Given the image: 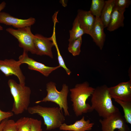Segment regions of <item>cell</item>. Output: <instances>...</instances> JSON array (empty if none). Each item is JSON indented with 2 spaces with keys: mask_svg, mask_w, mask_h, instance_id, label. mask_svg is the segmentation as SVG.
Wrapping results in <instances>:
<instances>
[{
  "mask_svg": "<svg viewBox=\"0 0 131 131\" xmlns=\"http://www.w3.org/2000/svg\"><path fill=\"white\" fill-rule=\"evenodd\" d=\"M104 24L99 17H95L94 23L90 36L100 50L103 49L105 40Z\"/></svg>",
  "mask_w": 131,
  "mask_h": 131,
  "instance_id": "cell-13",
  "label": "cell"
},
{
  "mask_svg": "<svg viewBox=\"0 0 131 131\" xmlns=\"http://www.w3.org/2000/svg\"><path fill=\"white\" fill-rule=\"evenodd\" d=\"M6 30L17 39L19 46L23 48L24 50L36 54L34 43V34L32 32L31 26L17 29L10 27L7 28Z\"/></svg>",
  "mask_w": 131,
  "mask_h": 131,
  "instance_id": "cell-6",
  "label": "cell"
},
{
  "mask_svg": "<svg viewBox=\"0 0 131 131\" xmlns=\"http://www.w3.org/2000/svg\"><path fill=\"white\" fill-rule=\"evenodd\" d=\"M54 45L56 47L57 51V59L59 64V65L60 67H62L65 70L68 75H70L71 72L70 69L67 67L65 64L64 59L60 54L56 41H54Z\"/></svg>",
  "mask_w": 131,
  "mask_h": 131,
  "instance_id": "cell-23",
  "label": "cell"
},
{
  "mask_svg": "<svg viewBox=\"0 0 131 131\" xmlns=\"http://www.w3.org/2000/svg\"><path fill=\"white\" fill-rule=\"evenodd\" d=\"M18 58L19 61L21 64H27L29 69L39 72L46 77L48 76L54 71L60 67L59 65L54 67L49 66L37 62L30 57L27 52L24 50Z\"/></svg>",
  "mask_w": 131,
  "mask_h": 131,
  "instance_id": "cell-10",
  "label": "cell"
},
{
  "mask_svg": "<svg viewBox=\"0 0 131 131\" xmlns=\"http://www.w3.org/2000/svg\"><path fill=\"white\" fill-rule=\"evenodd\" d=\"M53 39V35L47 38L39 34L34 35V43L36 54L40 56L46 55L53 58L52 48L55 46Z\"/></svg>",
  "mask_w": 131,
  "mask_h": 131,
  "instance_id": "cell-9",
  "label": "cell"
},
{
  "mask_svg": "<svg viewBox=\"0 0 131 131\" xmlns=\"http://www.w3.org/2000/svg\"><path fill=\"white\" fill-rule=\"evenodd\" d=\"M17 131H31V118L22 117L16 122Z\"/></svg>",
  "mask_w": 131,
  "mask_h": 131,
  "instance_id": "cell-21",
  "label": "cell"
},
{
  "mask_svg": "<svg viewBox=\"0 0 131 131\" xmlns=\"http://www.w3.org/2000/svg\"><path fill=\"white\" fill-rule=\"evenodd\" d=\"M13 115L12 111L5 112L0 109V123L3 120L13 116Z\"/></svg>",
  "mask_w": 131,
  "mask_h": 131,
  "instance_id": "cell-27",
  "label": "cell"
},
{
  "mask_svg": "<svg viewBox=\"0 0 131 131\" xmlns=\"http://www.w3.org/2000/svg\"><path fill=\"white\" fill-rule=\"evenodd\" d=\"M115 0H105V4L100 18L105 28L107 27L115 6Z\"/></svg>",
  "mask_w": 131,
  "mask_h": 131,
  "instance_id": "cell-17",
  "label": "cell"
},
{
  "mask_svg": "<svg viewBox=\"0 0 131 131\" xmlns=\"http://www.w3.org/2000/svg\"><path fill=\"white\" fill-rule=\"evenodd\" d=\"M70 38L69 42L75 40L85 34L80 25L78 17L77 16L75 19L73 24L72 29L69 31Z\"/></svg>",
  "mask_w": 131,
  "mask_h": 131,
  "instance_id": "cell-18",
  "label": "cell"
},
{
  "mask_svg": "<svg viewBox=\"0 0 131 131\" xmlns=\"http://www.w3.org/2000/svg\"><path fill=\"white\" fill-rule=\"evenodd\" d=\"M131 3L130 0H115V7L119 10L125 11Z\"/></svg>",
  "mask_w": 131,
  "mask_h": 131,
  "instance_id": "cell-24",
  "label": "cell"
},
{
  "mask_svg": "<svg viewBox=\"0 0 131 131\" xmlns=\"http://www.w3.org/2000/svg\"><path fill=\"white\" fill-rule=\"evenodd\" d=\"M46 88L47 92L46 96L42 100L37 101L35 103L37 104L47 102H54L59 106L61 111L63 110L65 116H70L67 101L69 91L68 86L66 84H64L61 90L58 91L56 88V83L50 82L46 84Z\"/></svg>",
  "mask_w": 131,
  "mask_h": 131,
  "instance_id": "cell-5",
  "label": "cell"
},
{
  "mask_svg": "<svg viewBox=\"0 0 131 131\" xmlns=\"http://www.w3.org/2000/svg\"></svg>",
  "mask_w": 131,
  "mask_h": 131,
  "instance_id": "cell-31",
  "label": "cell"
},
{
  "mask_svg": "<svg viewBox=\"0 0 131 131\" xmlns=\"http://www.w3.org/2000/svg\"><path fill=\"white\" fill-rule=\"evenodd\" d=\"M3 29V27L1 26L0 25V31L2 30Z\"/></svg>",
  "mask_w": 131,
  "mask_h": 131,
  "instance_id": "cell-30",
  "label": "cell"
},
{
  "mask_svg": "<svg viewBox=\"0 0 131 131\" xmlns=\"http://www.w3.org/2000/svg\"><path fill=\"white\" fill-rule=\"evenodd\" d=\"M6 5V3L4 1L2 2L0 4V13L1 11L5 8Z\"/></svg>",
  "mask_w": 131,
  "mask_h": 131,
  "instance_id": "cell-29",
  "label": "cell"
},
{
  "mask_svg": "<svg viewBox=\"0 0 131 131\" xmlns=\"http://www.w3.org/2000/svg\"><path fill=\"white\" fill-rule=\"evenodd\" d=\"M8 84L14 100L11 111L18 115L27 110L30 103V88L18 84L12 79L8 80Z\"/></svg>",
  "mask_w": 131,
  "mask_h": 131,
  "instance_id": "cell-4",
  "label": "cell"
},
{
  "mask_svg": "<svg viewBox=\"0 0 131 131\" xmlns=\"http://www.w3.org/2000/svg\"><path fill=\"white\" fill-rule=\"evenodd\" d=\"M31 131H42L41 120L31 118Z\"/></svg>",
  "mask_w": 131,
  "mask_h": 131,
  "instance_id": "cell-26",
  "label": "cell"
},
{
  "mask_svg": "<svg viewBox=\"0 0 131 131\" xmlns=\"http://www.w3.org/2000/svg\"><path fill=\"white\" fill-rule=\"evenodd\" d=\"M112 98L125 101H131V80L108 87Z\"/></svg>",
  "mask_w": 131,
  "mask_h": 131,
  "instance_id": "cell-11",
  "label": "cell"
},
{
  "mask_svg": "<svg viewBox=\"0 0 131 131\" xmlns=\"http://www.w3.org/2000/svg\"><path fill=\"white\" fill-rule=\"evenodd\" d=\"M2 131H17L16 122L13 120H8Z\"/></svg>",
  "mask_w": 131,
  "mask_h": 131,
  "instance_id": "cell-25",
  "label": "cell"
},
{
  "mask_svg": "<svg viewBox=\"0 0 131 131\" xmlns=\"http://www.w3.org/2000/svg\"><path fill=\"white\" fill-rule=\"evenodd\" d=\"M105 4L104 0H92L89 11L95 17H100Z\"/></svg>",
  "mask_w": 131,
  "mask_h": 131,
  "instance_id": "cell-20",
  "label": "cell"
},
{
  "mask_svg": "<svg viewBox=\"0 0 131 131\" xmlns=\"http://www.w3.org/2000/svg\"><path fill=\"white\" fill-rule=\"evenodd\" d=\"M94 89L86 81L77 84L70 89L73 109L76 116L90 112L91 105L86 103V101L92 95Z\"/></svg>",
  "mask_w": 131,
  "mask_h": 131,
  "instance_id": "cell-2",
  "label": "cell"
},
{
  "mask_svg": "<svg viewBox=\"0 0 131 131\" xmlns=\"http://www.w3.org/2000/svg\"><path fill=\"white\" fill-rule=\"evenodd\" d=\"M115 101L122 107L124 113L123 116L126 123L131 124V101H125L117 99Z\"/></svg>",
  "mask_w": 131,
  "mask_h": 131,
  "instance_id": "cell-19",
  "label": "cell"
},
{
  "mask_svg": "<svg viewBox=\"0 0 131 131\" xmlns=\"http://www.w3.org/2000/svg\"><path fill=\"white\" fill-rule=\"evenodd\" d=\"M102 131H128V128L123 116L119 111L110 116L100 119Z\"/></svg>",
  "mask_w": 131,
  "mask_h": 131,
  "instance_id": "cell-7",
  "label": "cell"
},
{
  "mask_svg": "<svg viewBox=\"0 0 131 131\" xmlns=\"http://www.w3.org/2000/svg\"><path fill=\"white\" fill-rule=\"evenodd\" d=\"M8 120V119H6L3 120L0 123V131H2L5 125Z\"/></svg>",
  "mask_w": 131,
  "mask_h": 131,
  "instance_id": "cell-28",
  "label": "cell"
},
{
  "mask_svg": "<svg viewBox=\"0 0 131 131\" xmlns=\"http://www.w3.org/2000/svg\"><path fill=\"white\" fill-rule=\"evenodd\" d=\"M20 61L11 59L3 60L0 59V71L6 77L14 75L17 76L22 85H25V77L23 74L20 66Z\"/></svg>",
  "mask_w": 131,
  "mask_h": 131,
  "instance_id": "cell-8",
  "label": "cell"
},
{
  "mask_svg": "<svg viewBox=\"0 0 131 131\" xmlns=\"http://www.w3.org/2000/svg\"><path fill=\"white\" fill-rule=\"evenodd\" d=\"M77 16L80 26L85 33L90 36L94 23L95 17L89 10L82 9L78 10Z\"/></svg>",
  "mask_w": 131,
  "mask_h": 131,
  "instance_id": "cell-14",
  "label": "cell"
},
{
  "mask_svg": "<svg viewBox=\"0 0 131 131\" xmlns=\"http://www.w3.org/2000/svg\"><path fill=\"white\" fill-rule=\"evenodd\" d=\"M125 11L119 10L115 7L107 27L108 30L113 31L120 27H124Z\"/></svg>",
  "mask_w": 131,
  "mask_h": 131,
  "instance_id": "cell-16",
  "label": "cell"
},
{
  "mask_svg": "<svg viewBox=\"0 0 131 131\" xmlns=\"http://www.w3.org/2000/svg\"><path fill=\"white\" fill-rule=\"evenodd\" d=\"M82 43V37L69 42L68 48V51L74 56L79 55L81 51V47Z\"/></svg>",
  "mask_w": 131,
  "mask_h": 131,
  "instance_id": "cell-22",
  "label": "cell"
},
{
  "mask_svg": "<svg viewBox=\"0 0 131 131\" xmlns=\"http://www.w3.org/2000/svg\"><path fill=\"white\" fill-rule=\"evenodd\" d=\"M35 19L32 17L26 19L16 18L4 12L0 13V23L12 25L17 29L31 26L35 23Z\"/></svg>",
  "mask_w": 131,
  "mask_h": 131,
  "instance_id": "cell-12",
  "label": "cell"
},
{
  "mask_svg": "<svg viewBox=\"0 0 131 131\" xmlns=\"http://www.w3.org/2000/svg\"><path fill=\"white\" fill-rule=\"evenodd\" d=\"M106 85L98 86L95 88L91 96L90 112L95 110L99 116L106 117L119 111L114 105Z\"/></svg>",
  "mask_w": 131,
  "mask_h": 131,
  "instance_id": "cell-1",
  "label": "cell"
},
{
  "mask_svg": "<svg viewBox=\"0 0 131 131\" xmlns=\"http://www.w3.org/2000/svg\"><path fill=\"white\" fill-rule=\"evenodd\" d=\"M27 110L30 114H36L42 117L47 130L59 128L65 123V117L59 107H49L37 105L29 107Z\"/></svg>",
  "mask_w": 131,
  "mask_h": 131,
  "instance_id": "cell-3",
  "label": "cell"
},
{
  "mask_svg": "<svg viewBox=\"0 0 131 131\" xmlns=\"http://www.w3.org/2000/svg\"><path fill=\"white\" fill-rule=\"evenodd\" d=\"M94 123H91L89 120H86L83 116L81 119L76 121L72 124L67 125L65 123L61 124L59 128L60 130L69 131H86L92 130Z\"/></svg>",
  "mask_w": 131,
  "mask_h": 131,
  "instance_id": "cell-15",
  "label": "cell"
}]
</instances>
